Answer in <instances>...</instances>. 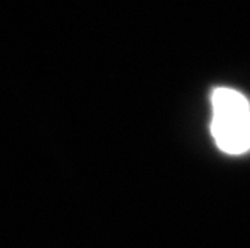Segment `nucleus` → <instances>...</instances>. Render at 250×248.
<instances>
[{
  "instance_id": "f257e3e1",
  "label": "nucleus",
  "mask_w": 250,
  "mask_h": 248,
  "mask_svg": "<svg viewBox=\"0 0 250 248\" xmlns=\"http://www.w3.org/2000/svg\"><path fill=\"white\" fill-rule=\"evenodd\" d=\"M211 133L216 145L232 155L250 150V103L234 88H216L211 96Z\"/></svg>"
}]
</instances>
